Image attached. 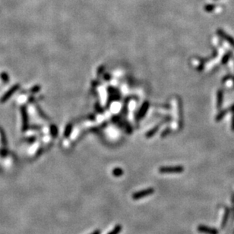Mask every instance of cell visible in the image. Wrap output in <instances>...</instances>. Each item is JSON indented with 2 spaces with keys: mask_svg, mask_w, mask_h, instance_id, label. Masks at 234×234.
I'll return each mask as SVG.
<instances>
[{
  "mask_svg": "<svg viewBox=\"0 0 234 234\" xmlns=\"http://www.w3.org/2000/svg\"><path fill=\"white\" fill-rule=\"evenodd\" d=\"M112 173H113V175L115 177H122L123 175L124 171L122 168H120V167H115L113 170V171H112Z\"/></svg>",
  "mask_w": 234,
  "mask_h": 234,
  "instance_id": "5",
  "label": "cell"
},
{
  "mask_svg": "<svg viewBox=\"0 0 234 234\" xmlns=\"http://www.w3.org/2000/svg\"><path fill=\"white\" fill-rule=\"evenodd\" d=\"M198 232L205 234H219L218 230L215 228L210 227L205 225H199L197 228Z\"/></svg>",
  "mask_w": 234,
  "mask_h": 234,
  "instance_id": "3",
  "label": "cell"
},
{
  "mask_svg": "<svg viewBox=\"0 0 234 234\" xmlns=\"http://www.w3.org/2000/svg\"><path fill=\"white\" fill-rule=\"evenodd\" d=\"M160 173H180L184 171V167L181 165L175 166H161L158 169Z\"/></svg>",
  "mask_w": 234,
  "mask_h": 234,
  "instance_id": "1",
  "label": "cell"
},
{
  "mask_svg": "<svg viewBox=\"0 0 234 234\" xmlns=\"http://www.w3.org/2000/svg\"><path fill=\"white\" fill-rule=\"evenodd\" d=\"M233 234H234V233H233Z\"/></svg>",
  "mask_w": 234,
  "mask_h": 234,
  "instance_id": "16",
  "label": "cell"
},
{
  "mask_svg": "<svg viewBox=\"0 0 234 234\" xmlns=\"http://www.w3.org/2000/svg\"><path fill=\"white\" fill-rule=\"evenodd\" d=\"M90 234H101V231L100 230H96Z\"/></svg>",
  "mask_w": 234,
  "mask_h": 234,
  "instance_id": "15",
  "label": "cell"
},
{
  "mask_svg": "<svg viewBox=\"0 0 234 234\" xmlns=\"http://www.w3.org/2000/svg\"><path fill=\"white\" fill-rule=\"evenodd\" d=\"M154 188H147V189H142V190H139V191L136 192H134L132 194V198L133 200L137 201V200H140L141 198H145L146 196H149L150 195L154 193Z\"/></svg>",
  "mask_w": 234,
  "mask_h": 234,
  "instance_id": "2",
  "label": "cell"
},
{
  "mask_svg": "<svg viewBox=\"0 0 234 234\" xmlns=\"http://www.w3.org/2000/svg\"><path fill=\"white\" fill-rule=\"evenodd\" d=\"M229 214H230V211L228 208H226L225 209V213H224V215H223V218L222 220V223H221V227L223 228L225 227L226 223L227 222L228 218H229Z\"/></svg>",
  "mask_w": 234,
  "mask_h": 234,
  "instance_id": "6",
  "label": "cell"
},
{
  "mask_svg": "<svg viewBox=\"0 0 234 234\" xmlns=\"http://www.w3.org/2000/svg\"><path fill=\"white\" fill-rule=\"evenodd\" d=\"M228 112V110H224L223 111H221V113H219V115H217L216 117V121H220L222 118H223L224 116H225L226 115H227V113Z\"/></svg>",
  "mask_w": 234,
  "mask_h": 234,
  "instance_id": "11",
  "label": "cell"
},
{
  "mask_svg": "<svg viewBox=\"0 0 234 234\" xmlns=\"http://www.w3.org/2000/svg\"><path fill=\"white\" fill-rule=\"evenodd\" d=\"M160 124H157V126L154 127L153 128H151L150 131H148V132L146 133L145 137L147 138V139H150V138H151L152 136H154L158 132V130L160 129Z\"/></svg>",
  "mask_w": 234,
  "mask_h": 234,
  "instance_id": "4",
  "label": "cell"
},
{
  "mask_svg": "<svg viewBox=\"0 0 234 234\" xmlns=\"http://www.w3.org/2000/svg\"><path fill=\"white\" fill-rule=\"evenodd\" d=\"M52 131H53V132H52V135H53V136L57 135V128H56V127L55 126H52Z\"/></svg>",
  "mask_w": 234,
  "mask_h": 234,
  "instance_id": "14",
  "label": "cell"
},
{
  "mask_svg": "<svg viewBox=\"0 0 234 234\" xmlns=\"http://www.w3.org/2000/svg\"><path fill=\"white\" fill-rule=\"evenodd\" d=\"M122 229H123L122 226L120 224H117L116 226H115V227L110 232H109L107 234H119V233L122 231Z\"/></svg>",
  "mask_w": 234,
  "mask_h": 234,
  "instance_id": "9",
  "label": "cell"
},
{
  "mask_svg": "<svg viewBox=\"0 0 234 234\" xmlns=\"http://www.w3.org/2000/svg\"><path fill=\"white\" fill-rule=\"evenodd\" d=\"M232 111H233V116H232V123H231V129H232L233 131H234V105H233V107H232Z\"/></svg>",
  "mask_w": 234,
  "mask_h": 234,
  "instance_id": "13",
  "label": "cell"
},
{
  "mask_svg": "<svg viewBox=\"0 0 234 234\" xmlns=\"http://www.w3.org/2000/svg\"><path fill=\"white\" fill-rule=\"evenodd\" d=\"M170 132H171V130L170 128L165 129V130L162 132L161 137H165V136H166L167 135H169V134L170 133Z\"/></svg>",
  "mask_w": 234,
  "mask_h": 234,
  "instance_id": "12",
  "label": "cell"
},
{
  "mask_svg": "<svg viewBox=\"0 0 234 234\" xmlns=\"http://www.w3.org/2000/svg\"><path fill=\"white\" fill-rule=\"evenodd\" d=\"M72 131V125L71 124H67V126L66 127V129H65V133H64L65 137H68L71 135Z\"/></svg>",
  "mask_w": 234,
  "mask_h": 234,
  "instance_id": "8",
  "label": "cell"
},
{
  "mask_svg": "<svg viewBox=\"0 0 234 234\" xmlns=\"http://www.w3.org/2000/svg\"><path fill=\"white\" fill-rule=\"evenodd\" d=\"M222 101H223V95H222V92L219 91L217 93V108H220L222 105Z\"/></svg>",
  "mask_w": 234,
  "mask_h": 234,
  "instance_id": "10",
  "label": "cell"
},
{
  "mask_svg": "<svg viewBox=\"0 0 234 234\" xmlns=\"http://www.w3.org/2000/svg\"><path fill=\"white\" fill-rule=\"evenodd\" d=\"M148 106L147 105H144V106L142 107V108L141 109V111L139 112V115H138V117H137V118H138V120H141L142 117L145 115V113H146V111H147V109H148Z\"/></svg>",
  "mask_w": 234,
  "mask_h": 234,
  "instance_id": "7",
  "label": "cell"
}]
</instances>
